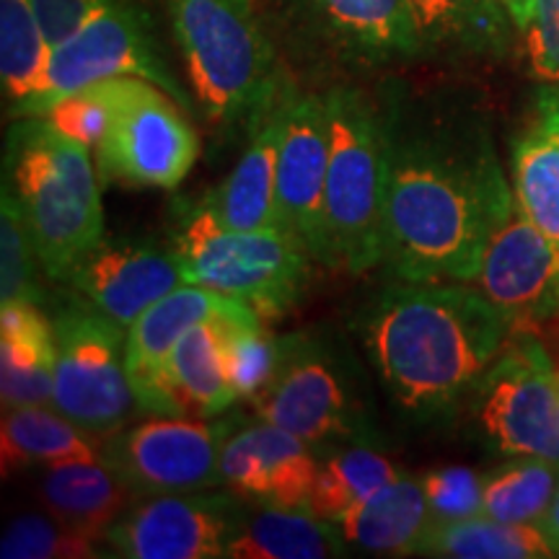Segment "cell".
<instances>
[{"label":"cell","instance_id":"obj_1","mask_svg":"<svg viewBox=\"0 0 559 559\" xmlns=\"http://www.w3.org/2000/svg\"><path fill=\"white\" fill-rule=\"evenodd\" d=\"M383 267L400 280L474 283L515 207L487 115L394 91L381 104Z\"/></svg>","mask_w":559,"mask_h":559},{"label":"cell","instance_id":"obj_2","mask_svg":"<svg viewBox=\"0 0 559 559\" xmlns=\"http://www.w3.org/2000/svg\"><path fill=\"white\" fill-rule=\"evenodd\" d=\"M355 330L394 409L428 425L464 407L515 326L469 283L391 277Z\"/></svg>","mask_w":559,"mask_h":559},{"label":"cell","instance_id":"obj_3","mask_svg":"<svg viewBox=\"0 0 559 559\" xmlns=\"http://www.w3.org/2000/svg\"><path fill=\"white\" fill-rule=\"evenodd\" d=\"M99 171L88 145L62 135L45 117H16L5 135L3 185L16 198L52 283L104 241Z\"/></svg>","mask_w":559,"mask_h":559},{"label":"cell","instance_id":"obj_4","mask_svg":"<svg viewBox=\"0 0 559 559\" xmlns=\"http://www.w3.org/2000/svg\"><path fill=\"white\" fill-rule=\"evenodd\" d=\"M166 9L207 120L254 128L283 94L275 50L251 0H166Z\"/></svg>","mask_w":559,"mask_h":559},{"label":"cell","instance_id":"obj_5","mask_svg":"<svg viewBox=\"0 0 559 559\" xmlns=\"http://www.w3.org/2000/svg\"><path fill=\"white\" fill-rule=\"evenodd\" d=\"M249 407L313 449L379 440L366 373L353 349L330 330L283 334L275 373Z\"/></svg>","mask_w":559,"mask_h":559},{"label":"cell","instance_id":"obj_6","mask_svg":"<svg viewBox=\"0 0 559 559\" xmlns=\"http://www.w3.org/2000/svg\"><path fill=\"white\" fill-rule=\"evenodd\" d=\"M171 251L185 283L243 300L264 321L296 309L317 262L288 230L228 228L202 202L179 210Z\"/></svg>","mask_w":559,"mask_h":559},{"label":"cell","instance_id":"obj_7","mask_svg":"<svg viewBox=\"0 0 559 559\" xmlns=\"http://www.w3.org/2000/svg\"><path fill=\"white\" fill-rule=\"evenodd\" d=\"M330 128L326 166V241L330 267L353 275L383 262V160L381 109L358 88L337 86L324 96Z\"/></svg>","mask_w":559,"mask_h":559},{"label":"cell","instance_id":"obj_8","mask_svg":"<svg viewBox=\"0 0 559 559\" xmlns=\"http://www.w3.org/2000/svg\"><path fill=\"white\" fill-rule=\"evenodd\" d=\"M464 409L472 436L495 456L559 464V370L528 326H515Z\"/></svg>","mask_w":559,"mask_h":559},{"label":"cell","instance_id":"obj_9","mask_svg":"<svg viewBox=\"0 0 559 559\" xmlns=\"http://www.w3.org/2000/svg\"><path fill=\"white\" fill-rule=\"evenodd\" d=\"M135 75L164 88L190 111L192 102L153 39L148 21L124 0H102L66 41L52 47L45 73L13 117H41L52 104L91 83Z\"/></svg>","mask_w":559,"mask_h":559},{"label":"cell","instance_id":"obj_10","mask_svg":"<svg viewBox=\"0 0 559 559\" xmlns=\"http://www.w3.org/2000/svg\"><path fill=\"white\" fill-rule=\"evenodd\" d=\"M52 324L58 340L52 407L94 438H109L140 415L124 368L128 330L79 296L60 300Z\"/></svg>","mask_w":559,"mask_h":559},{"label":"cell","instance_id":"obj_11","mask_svg":"<svg viewBox=\"0 0 559 559\" xmlns=\"http://www.w3.org/2000/svg\"><path fill=\"white\" fill-rule=\"evenodd\" d=\"M94 156L102 181L174 190L200 156V135L187 109L164 88L120 75L115 117Z\"/></svg>","mask_w":559,"mask_h":559},{"label":"cell","instance_id":"obj_12","mask_svg":"<svg viewBox=\"0 0 559 559\" xmlns=\"http://www.w3.org/2000/svg\"><path fill=\"white\" fill-rule=\"evenodd\" d=\"M236 423V415H153L104 438L102 461L135 498L223 487L221 453Z\"/></svg>","mask_w":559,"mask_h":559},{"label":"cell","instance_id":"obj_13","mask_svg":"<svg viewBox=\"0 0 559 559\" xmlns=\"http://www.w3.org/2000/svg\"><path fill=\"white\" fill-rule=\"evenodd\" d=\"M249 506L228 487L145 495L130 502L104 539L117 557L128 559L226 557Z\"/></svg>","mask_w":559,"mask_h":559},{"label":"cell","instance_id":"obj_14","mask_svg":"<svg viewBox=\"0 0 559 559\" xmlns=\"http://www.w3.org/2000/svg\"><path fill=\"white\" fill-rule=\"evenodd\" d=\"M207 319L254 321L262 317L243 300L185 283L132 321L124 345V368L140 415H190L187 404L171 386L169 360L179 340L194 324Z\"/></svg>","mask_w":559,"mask_h":559},{"label":"cell","instance_id":"obj_15","mask_svg":"<svg viewBox=\"0 0 559 559\" xmlns=\"http://www.w3.org/2000/svg\"><path fill=\"white\" fill-rule=\"evenodd\" d=\"M326 166L330 128L321 96L283 94V132L277 148L275 207L280 228L330 267L326 241Z\"/></svg>","mask_w":559,"mask_h":559},{"label":"cell","instance_id":"obj_16","mask_svg":"<svg viewBox=\"0 0 559 559\" xmlns=\"http://www.w3.org/2000/svg\"><path fill=\"white\" fill-rule=\"evenodd\" d=\"M474 285L513 326L559 319V243L515 202L513 213L489 241Z\"/></svg>","mask_w":559,"mask_h":559},{"label":"cell","instance_id":"obj_17","mask_svg":"<svg viewBox=\"0 0 559 559\" xmlns=\"http://www.w3.org/2000/svg\"><path fill=\"white\" fill-rule=\"evenodd\" d=\"M319 451L296 432L257 417L223 443V487L257 506L309 510Z\"/></svg>","mask_w":559,"mask_h":559},{"label":"cell","instance_id":"obj_18","mask_svg":"<svg viewBox=\"0 0 559 559\" xmlns=\"http://www.w3.org/2000/svg\"><path fill=\"white\" fill-rule=\"evenodd\" d=\"M62 285L104 317L130 330L140 313L185 285V280L171 249L104 239L68 272Z\"/></svg>","mask_w":559,"mask_h":559},{"label":"cell","instance_id":"obj_19","mask_svg":"<svg viewBox=\"0 0 559 559\" xmlns=\"http://www.w3.org/2000/svg\"><path fill=\"white\" fill-rule=\"evenodd\" d=\"M340 50L370 66L425 52L407 0H300Z\"/></svg>","mask_w":559,"mask_h":559},{"label":"cell","instance_id":"obj_20","mask_svg":"<svg viewBox=\"0 0 559 559\" xmlns=\"http://www.w3.org/2000/svg\"><path fill=\"white\" fill-rule=\"evenodd\" d=\"M280 132H283V96L251 128L249 145L243 148L239 164L200 200L223 226L236 230L280 228L275 207Z\"/></svg>","mask_w":559,"mask_h":559},{"label":"cell","instance_id":"obj_21","mask_svg":"<svg viewBox=\"0 0 559 559\" xmlns=\"http://www.w3.org/2000/svg\"><path fill=\"white\" fill-rule=\"evenodd\" d=\"M515 202L559 243V88L542 86L510 145Z\"/></svg>","mask_w":559,"mask_h":559},{"label":"cell","instance_id":"obj_22","mask_svg":"<svg viewBox=\"0 0 559 559\" xmlns=\"http://www.w3.org/2000/svg\"><path fill=\"white\" fill-rule=\"evenodd\" d=\"M58 340L52 317L34 304L0 306V400L3 409L52 404Z\"/></svg>","mask_w":559,"mask_h":559},{"label":"cell","instance_id":"obj_23","mask_svg":"<svg viewBox=\"0 0 559 559\" xmlns=\"http://www.w3.org/2000/svg\"><path fill=\"white\" fill-rule=\"evenodd\" d=\"M349 547L370 555H417L419 544L432 526L423 479L400 474L368 500L349 508L332 521Z\"/></svg>","mask_w":559,"mask_h":559},{"label":"cell","instance_id":"obj_24","mask_svg":"<svg viewBox=\"0 0 559 559\" xmlns=\"http://www.w3.org/2000/svg\"><path fill=\"white\" fill-rule=\"evenodd\" d=\"M425 52L500 60L513 47L502 0H407Z\"/></svg>","mask_w":559,"mask_h":559},{"label":"cell","instance_id":"obj_25","mask_svg":"<svg viewBox=\"0 0 559 559\" xmlns=\"http://www.w3.org/2000/svg\"><path fill=\"white\" fill-rule=\"evenodd\" d=\"M39 498L47 513L88 539H104L135 495L104 461H73L45 469Z\"/></svg>","mask_w":559,"mask_h":559},{"label":"cell","instance_id":"obj_26","mask_svg":"<svg viewBox=\"0 0 559 559\" xmlns=\"http://www.w3.org/2000/svg\"><path fill=\"white\" fill-rule=\"evenodd\" d=\"M349 544L332 521L311 510L251 502L239 534L228 544V559H330L347 555Z\"/></svg>","mask_w":559,"mask_h":559},{"label":"cell","instance_id":"obj_27","mask_svg":"<svg viewBox=\"0 0 559 559\" xmlns=\"http://www.w3.org/2000/svg\"><path fill=\"white\" fill-rule=\"evenodd\" d=\"M96 440L99 438L75 425L58 407L26 404V407L3 409V425H0L3 472L102 461V445Z\"/></svg>","mask_w":559,"mask_h":559},{"label":"cell","instance_id":"obj_28","mask_svg":"<svg viewBox=\"0 0 559 559\" xmlns=\"http://www.w3.org/2000/svg\"><path fill=\"white\" fill-rule=\"evenodd\" d=\"M319 451V472L311 489L309 510L324 521H334L358 502L368 500L402 469L379 449V440H345Z\"/></svg>","mask_w":559,"mask_h":559},{"label":"cell","instance_id":"obj_29","mask_svg":"<svg viewBox=\"0 0 559 559\" xmlns=\"http://www.w3.org/2000/svg\"><path fill=\"white\" fill-rule=\"evenodd\" d=\"M226 321L207 319L179 340L169 360V379L179 400L198 417L213 419L239 402L226 368Z\"/></svg>","mask_w":559,"mask_h":559},{"label":"cell","instance_id":"obj_30","mask_svg":"<svg viewBox=\"0 0 559 559\" xmlns=\"http://www.w3.org/2000/svg\"><path fill=\"white\" fill-rule=\"evenodd\" d=\"M417 557L549 559L559 551L536 523H506L479 513L461 521H432Z\"/></svg>","mask_w":559,"mask_h":559},{"label":"cell","instance_id":"obj_31","mask_svg":"<svg viewBox=\"0 0 559 559\" xmlns=\"http://www.w3.org/2000/svg\"><path fill=\"white\" fill-rule=\"evenodd\" d=\"M559 487V464L539 456H510L485 474L481 513L506 523H536L547 519Z\"/></svg>","mask_w":559,"mask_h":559},{"label":"cell","instance_id":"obj_32","mask_svg":"<svg viewBox=\"0 0 559 559\" xmlns=\"http://www.w3.org/2000/svg\"><path fill=\"white\" fill-rule=\"evenodd\" d=\"M50 52L52 47L29 0H0V81L11 107L29 99Z\"/></svg>","mask_w":559,"mask_h":559},{"label":"cell","instance_id":"obj_33","mask_svg":"<svg viewBox=\"0 0 559 559\" xmlns=\"http://www.w3.org/2000/svg\"><path fill=\"white\" fill-rule=\"evenodd\" d=\"M47 272L34 247L24 213L9 187L0 190V300L3 304H50ZM0 304V306H3Z\"/></svg>","mask_w":559,"mask_h":559},{"label":"cell","instance_id":"obj_34","mask_svg":"<svg viewBox=\"0 0 559 559\" xmlns=\"http://www.w3.org/2000/svg\"><path fill=\"white\" fill-rule=\"evenodd\" d=\"M277 358L280 337L267 330V321H226V368L239 400L251 402L267 386Z\"/></svg>","mask_w":559,"mask_h":559},{"label":"cell","instance_id":"obj_35","mask_svg":"<svg viewBox=\"0 0 559 559\" xmlns=\"http://www.w3.org/2000/svg\"><path fill=\"white\" fill-rule=\"evenodd\" d=\"M3 559H91L102 557L96 542L68 528L55 515H19L0 539Z\"/></svg>","mask_w":559,"mask_h":559},{"label":"cell","instance_id":"obj_36","mask_svg":"<svg viewBox=\"0 0 559 559\" xmlns=\"http://www.w3.org/2000/svg\"><path fill=\"white\" fill-rule=\"evenodd\" d=\"M117 81L120 79H104L73 91L66 99L52 104L41 117L62 135L79 140L91 151H96V145L107 135L111 117H115Z\"/></svg>","mask_w":559,"mask_h":559},{"label":"cell","instance_id":"obj_37","mask_svg":"<svg viewBox=\"0 0 559 559\" xmlns=\"http://www.w3.org/2000/svg\"><path fill=\"white\" fill-rule=\"evenodd\" d=\"M419 479H423L432 521H461L481 513L485 474L469 466H440Z\"/></svg>","mask_w":559,"mask_h":559},{"label":"cell","instance_id":"obj_38","mask_svg":"<svg viewBox=\"0 0 559 559\" xmlns=\"http://www.w3.org/2000/svg\"><path fill=\"white\" fill-rule=\"evenodd\" d=\"M521 37L528 73L542 86L559 88V0H534Z\"/></svg>","mask_w":559,"mask_h":559},{"label":"cell","instance_id":"obj_39","mask_svg":"<svg viewBox=\"0 0 559 559\" xmlns=\"http://www.w3.org/2000/svg\"><path fill=\"white\" fill-rule=\"evenodd\" d=\"M50 47L66 41L86 21L102 0H29Z\"/></svg>","mask_w":559,"mask_h":559},{"label":"cell","instance_id":"obj_40","mask_svg":"<svg viewBox=\"0 0 559 559\" xmlns=\"http://www.w3.org/2000/svg\"><path fill=\"white\" fill-rule=\"evenodd\" d=\"M502 5H506L510 19H513L515 29L521 34V29L526 26V21L531 16V5H534V0H502Z\"/></svg>","mask_w":559,"mask_h":559},{"label":"cell","instance_id":"obj_41","mask_svg":"<svg viewBox=\"0 0 559 559\" xmlns=\"http://www.w3.org/2000/svg\"><path fill=\"white\" fill-rule=\"evenodd\" d=\"M542 528H544V534L549 536V542L555 544L557 551H559V487H557L555 500H551V506H549L547 519L542 521Z\"/></svg>","mask_w":559,"mask_h":559}]
</instances>
